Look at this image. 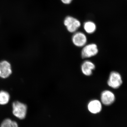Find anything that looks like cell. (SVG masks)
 I'll list each match as a JSON object with an SVG mask.
<instances>
[{
  "instance_id": "6da1fadb",
  "label": "cell",
  "mask_w": 127,
  "mask_h": 127,
  "mask_svg": "<svg viewBox=\"0 0 127 127\" xmlns=\"http://www.w3.org/2000/svg\"><path fill=\"white\" fill-rule=\"evenodd\" d=\"M12 113L16 117L20 119H24L26 116L27 107L26 104L16 101L12 105Z\"/></svg>"
},
{
  "instance_id": "7a4b0ae2",
  "label": "cell",
  "mask_w": 127,
  "mask_h": 127,
  "mask_svg": "<svg viewBox=\"0 0 127 127\" xmlns=\"http://www.w3.org/2000/svg\"><path fill=\"white\" fill-rule=\"evenodd\" d=\"M122 83V76L119 73L112 71L110 73L107 81L108 85L109 87L116 89L119 88Z\"/></svg>"
},
{
  "instance_id": "3957f363",
  "label": "cell",
  "mask_w": 127,
  "mask_h": 127,
  "mask_svg": "<svg viewBox=\"0 0 127 127\" xmlns=\"http://www.w3.org/2000/svg\"><path fill=\"white\" fill-rule=\"evenodd\" d=\"M81 51L82 57L87 58L95 56L97 55L98 50L97 45L95 43H90L83 47Z\"/></svg>"
},
{
  "instance_id": "277c9868",
  "label": "cell",
  "mask_w": 127,
  "mask_h": 127,
  "mask_svg": "<svg viewBox=\"0 0 127 127\" xmlns=\"http://www.w3.org/2000/svg\"><path fill=\"white\" fill-rule=\"evenodd\" d=\"M64 24L67 31L72 33L76 31L81 25L78 20L71 16H68L65 18Z\"/></svg>"
},
{
  "instance_id": "5b68a950",
  "label": "cell",
  "mask_w": 127,
  "mask_h": 127,
  "mask_svg": "<svg viewBox=\"0 0 127 127\" xmlns=\"http://www.w3.org/2000/svg\"><path fill=\"white\" fill-rule=\"evenodd\" d=\"M12 73L10 63L6 61L0 62V78H2L9 77Z\"/></svg>"
},
{
  "instance_id": "8992f818",
  "label": "cell",
  "mask_w": 127,
  "mask_h": 127,
  "mask_svg": "<svg viewBox=\"0 0 127 127\" xmlns=\"http://www.w3.org/2000/svg\"><path fill=\"white\" fill-rule=\"evenodd\" d=\"M73 44L77 47H83L86 44L87 39L86 36L83 32H79L75 33L72 36Z\"/></svg>"
},
{
  "instance_id": "52a82bcc",
  "label": "cell",
  "mask_w": 127,
  "mask_h": 127,
  "mask_svg": "<svg viewBox=\"0 0 127 127\" xmlns=\"http://www.w3.org/2000/svg\"><path fill=\"white\" fill-rule=\"evenodd\" d=\"M115 98L114 94L109 90L103 91L101 94V101L104 105H109L112 104L115 101Z\"/></svg>"
},
{
  "instance_id": "ba28073f",
  "label": "cell",
  "mask_w": 127,
  "mask_h": 127,
  "mask_svg": "<svg viewBox=\"0 0 127 127\" xmlns=\"http://www.w3.org/2000/svg\"><path fill=\"white\" fill-rule=\"evenodd\" d=\"M95 64L89 61H84L82 64L81 69L82 72L85 76H89L92 74L93 71L95 70Z\"/></svg>"
},
{
  "instance_id": "9c48e42d",
  "label": "cell",
  "mask_w": 127,
  "mask_h": 127,
  "mask_svg": "<svg viewBox=\"0 0 127 127\" xmlns=\"http://www.w3.org/2000/svg\"><path fill=\"white\" fill-rule=\"evenodd\" d=\"M101 103L99 100H94L89 103L88 108L92 113L96 114L100 112L102 109Z\"/></svg>"
},
{
  "instance_id": "30bf717a",
  "label": "cell",
  "mask_w": 127,
  "mask_h": 127,
  "mask_svg": "<svg viewBox=\"0 0 127 127\" xmlns=\"http://www.w3.org/2000/svg\"><path fill=\"white\" fill-rule=\"evenodd\" d=\"M96 25L92 21H88L84 23V29L87 33L89 34H93L96 31Z\"/></svg>"
},
{
  "instance_id": "8fae6325",
  "label": "cell",
  "mask_w": 127,
  "mask_h": 127,
  "mask_svg": "<svg viewBox=\"0 0 127 127\" xmlns=\"http://www.w3.org/2000/svg\"><path fill=\"white\" fill-rule=\"evenodd\" d=\"M10 99L9 94L6 91H0V105H5L9 102Z\"/></svg>"
},
{
  "instance_id": "7c38bea8",
  "label": "cell",
  "mask_w": 127,
  "mask_h": 127,
  "mask_svg": "<svg viewBox=\"0 0 127 127\" xmlns=\"http://www.w3.org/2000/svg\"><path fill=\"white\" fill-rule=\"evenodd\" d=\"M0 127H18L17 123L10 119H5L1 124Z\"/></svg>"
},
{
  "instance_id": "4fadbf2b",
  "label": "cell",
  "mask_w": 127,
  "mask_h": 127,
  "mask_svg": "<svg viewBox=\"0 0 127 127\" xmlns=\"http://www.w3.org/2000/svg\"><path fill=\"white\" fill-rule=\"evenodd\" d=\"M72 0H61L62 2L66 4H70Z\"/></svg>"
}]
</instances>
